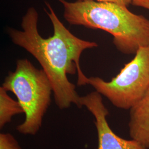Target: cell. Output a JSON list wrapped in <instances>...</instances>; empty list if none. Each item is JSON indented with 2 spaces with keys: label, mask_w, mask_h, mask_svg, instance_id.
<instances>
[{
  "label": "cell",
  "mask_w": 149,
  "mask_h": 149,
  "mask_svg": "<svg viewBox=\"0 0 149 149\" xmlns=\"http://www.w3.org/2000/svg\"><path fill=\"white\" fill-rule=\"evenodd\" d=\"M45 4L48 11H45L53 26V36L44 38L40 36L38 28V13L32 7L22 18V30L9 28L8 34L13 43L32 54L40 64L52 84L54 100L59 109H68L72 104L81 108V96L67 74L77 72V85H88V77L80 68V56L85 50L96 48L98 44L76 37L59 20L50 5Z\"/></svg>",
  "instance_id": "1"
},
{
  "label": "cell",
  "mask_w": 149,
  "mask_h": 149,
  "mask_svg": "<svg viewBox=\"0 0 149 149\" xmlns=\"http://www.w3.org/2000/svg\"><path fill=\"white\" fill-rule=\"evenodd\" d=\"M59 1L70 25L106 31L122 53L135 54L140 48L149 46V19L132 12L127 6L97 1Z\"/></svg>",
  "instance_id": "2"
},
{
  "label": "cell",
  "mask_w": 149,
  "mask_h": 149,
  "mask_svg": "<svg viewBox=\"0 0 149 149\" xmlns=\"http://www.w3.org/2000/svg\"><path fill=\"white\" fill-rule=\"evenodd\" d=\"M2 86L16 95L24 110V120L16 130L24 135H36L42 127L53 92L44 71L37 69L28 59H19L15 71L6 77Z\"/></svg>",
  "instance_id": "3"
},
{
  "label": "cell",
  "mask_w": 149,
  "mask_h": 149,
  "mask_svg": "<svg viewBox=\"0 0 149 149\" xmlns=\"http://www.w3.org/2000/svg\"><path fill=\"white\" fill-rule=\"evenodd\" d=\"M88 85L117 108L131 109L149 90V46L140 48L132 60L125 64L110 81L99 77H90Z\"/></svg>",
  "instance_id": "4"
},
{
  "label": "cell",
  "mask_w": 149,
  "mask_h": 149,
  "mask_svg": "<svg viewBox=\"0 0 149 149\" xmlns=\"http://www.w3.org/2000/svg\"><path fill=\"white\" fill-rule=\"evenodd\" d=\"M82 107H85L95 118L98 135V149H148L134 140H125L116 135L107 120L109 113L97 91L81 97Z\"/></svg>",
  "instance_id": "5"
},
{
  "label": "cell",
  "mask_w": 149,
  "mask_h": 149,
  "mask_svg": "<svg viewBox=\"0 0 149 149\" xmlns=\"http://www.w3.org/2000/svg\"><path fill=\"white\" fill-rule=\"evenodd\" d=\"M129 110L130 138L149 149V88L141 100Z\"/></svg>",
  "instance_id": "6"
},
{
  "label": "cell",
  "mask_w": 149,
  "mask_h": 149,
  "mask_svg": "<svg viewBox=\"0 0 149 149\" xmlns=\"http://www.w3.org/2000/svg\"><path fill=\"white\" fill-rule=\"evenodd\" d=\"M2 86L0 87V128L2 129L10 123L16 115L24 113L18 101L12 99Z\"/></svg>",
  "instance_id": "7"
},
{
  "label": "cell",
  "mask_w": 149,
  "mask_h": 149,
  "mask_svg": "<svg viewBox=\"0 0 149 149\" xmlns=\"http://www.w3.org/2000/svg\"><path fill=\"white\" fill-rule=\"evenodd\" d=\"M0 149H22V148L12 134L1 133Z\"/></svg>",
  "instance_id": "8"
},
{
  "label": "cell",
  "mask_w": 149,
  "mask_h": 149,
  "mask_svg": "<svg viewBox=\"0 0 149 149\" xmlns=\"http://www.w3.org/2000/svg\"><path fill=\"white\" fill-rule=\"evenodd\" d=\"M79 1H97L101 2H111L128 7L132 3V0H77Z\"/></svg>",
  "instance_id": "9"
},
{
  "label": "cell",
  "mask_w": 149,
  "mask_h": 149,
  "mask_svg": "<svg viewBox=\"0 0 149 149\" xmlns=\"http://www.w3.org/2000/svg\"><path fill=\"white\" fill-rule=\"evenodd\" d=\"M132 4L149 10V0H132Z\"/></svg>",
  "instance_id": "10"
}]
</instances>
